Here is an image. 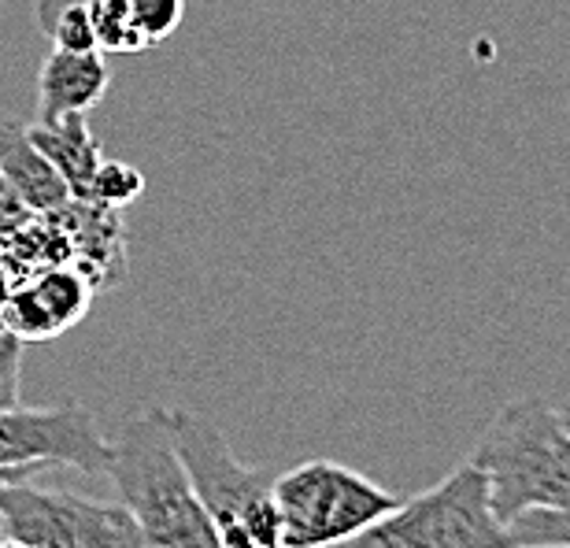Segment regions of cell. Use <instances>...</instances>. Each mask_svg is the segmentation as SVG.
Returning <instances> with one entry per match:
<instances>
[{"label":"cell","mask_w":570,"mask_h":548,"mask_svg":"<svg viewBox=\"0 0 570 548\" xmlns=\"http://www.w3.org/2000/svg\"><path fill=\"white\" fill-rule=\"evenodd\" d=\"M108 478L119 505L138 522L141 548H219L215 527L193 489L186 463L164 422V408H145L111 441Z\"/></svg>","instance_id":"1"},{"label":"cell","mask_w":570,"mask_h":548,"mask_svg":"<svg viewBox=\"0 0 570 548\" xmlns=\"http://www.w3.org/2000/svg\"><path fill=\"white\" fill-rule=\"evenodd\" d=\"M471 460L482 467L489 500L504 522L533 508H570V430L560 408L541 397L500 408Z\"/></svg>","instance_id":"2"},{"label":"cell","mask_w":570,"mask_h":548,"mask_svg":"<svg viewBox=\"0 0 570 548\" xmlns=\"http://www.w3.org/2000/svg\"><path fill=\"white\" fill-rule=\"evenodd\" d=\"M167 433L208 511L219 548H282V527L271 478L237 460L212 419L189 408H164Z\"/></svg>","instance_id":"3"},{"label":"cell","mask_w":570,"mask_h":548,"mask_svg":"<svg viewBox=\"0 0 570 548\" xmlns=\"http://www.w3.org/2000/svg\"><path fill=\"white\" fill-rule=\"evenodd\" d=\"M508 522L489 500V482L471 456L438 486L401 500L379 522L337 548H511Z\"/></svg>","instance_id":"4"},{"label":"cell","mask_w":570,"mask_h":548,"mask_svg":"<svg viewBox=\"0 0 570 548\" xmlns=\"http://www.w3.org/2000/svg\"><path fill=\"white\" fill-rule=\"evenodd\" d=\"M282 548H337L379 522L401 497L334 460H304L271 478Z\"/></svg>","instance_id":"5"},{"label":"cell","mask_w":570,"mask_h":548,"mask_svg":"<svg viewBox=\"0 0 570 548\" xmlns=\"http://www.w3.org/2000/svg\"><path fill=\"white\" fill-rule=\"evenodd\" d=\"M4 538L33 548H141L138 522L119 500H89L33 482L0 489Z\"/></svg>","instance_id":"6"},{"label":"cell","mask_w":570,"mask_h":548,"mask_svg":"<svg viewBox=\"0 0 570 548\" xmlns=\"http://www.w3.org/2000/svg\"><path fill=\"white\" fill-rule=\"evenodd\" d=\"M0 463H56L75 467L89 478H105L111 441L94 411L78 401L52 408L16 404L0 411Z\"/></svg>","instance_id":"7"},{"label":"cell","mask_w":570,"mask_h":548,"mask_svg":"<svg viewBox=\"0 0 570 548\" xmlns=\"http://www.w3.org/2000/svg\"><path fill=\"white\" fill-rule=\"evenodd\" d=\"M89 301H94V285L86 271H38L30 282L8 293V301L0 304V323L19 341L60 337L89 312Z\"/></svg>","instance_id":"8"},{"label":"cell","mask_w":570,"mask_h":548,"mask_svg":"<svg viewBox=\"0 0 570 548\" xmlns=\"http://www.w3.org/2000/svg\"><path fill=\"white\" fill-rule=\"evenodd\" d=\"M111 86L108 56L100 49L63 52L52 49L38 71V123H56L63 116H89Z\"/></svg>","instance_id":"9"},{"label":"cell","mask_w":570,"mask_h":548,"mask_svg":"<svg viewBox=\"0 0 570 548\" xmlns=\"http://www.w3.org/2000/svg\"><path fill=\"white\" fill-rule=\"evenodd\" d=\"M0 182L33 212H60L63 204H71L63 178L33 148L27 130L0 127Z\"/></svg>","instance_id":"10"},{"label":"cell","mask_w":570,"mask_h":548,"mask_svg":"<svg viewBox=\"0 0 570 548\" xmlns=\"http://www.w3.org/2000/svg\"><path fill=\"white\" fill-rule=\"evenodd\" d=\"M33 148L56 167V175L63 178L71 200H86L89 197V182H94V170L105 156H100V141L94 130L86 127V116H63L56 123H33L27 130Z\"/></svg>","instance_id":"11"},{"label":"cell","mask_w":570,"mask_h":548,"mask_svg":"<svg viewBox=\"0 0 570 548\" xmlns=\"http://www.w3.org/2000/svg\"><path fill=\"white\" fill-rule=\"evenodd\" d=\"M38 27L52 41V49L63 52L97 49L89 0H38Z\"/></svg>","instance_id":"12"},{"label":"cell","mask_w":570,"mask_h":548,"mask_svg":"<svg viewBox=\"0 0 570 548\" xmlns=\"http://www.w3.org/2000/svg\"><path fill=\"white\" fill-rule=\"evenodd\" d=\"M89 19H94L97 49L105 56H138L148 52L145 38L130 19L127 0H89Z\"/></svg>","instance_id":"13"},{"label":"cell","mask_w":570,"mask_h":548,"mask_svg":"<svg viewBox=\"0 0 570 548\" xmlns=\"http://www.w3.org/2000/svg\"><path fill=\"white\" fill-rule=\"evenodd\" d=\"M145 193V175L138 167L122 164V159H100L94 170V182H89V197L100 204V208H127Z\"/></svg>","instance_id":"14"},{"label":"cell","mask_w":570,"mask_h":548,"mask_svg":"<svg viewBox=\"0 0 570 548\" xmlns=\"http://www.w3.org/2000/svg\"><path fill=\"white\" fill-rule=\"evenodd\" d=\"M515 545H560L570 548V508H533L508 522Z\"/></svg>","instance_id":"15"},{"label":"cell","mask_w":570,"mask_h":548,"mask_svg":"<svg viewBox=\"0 0 570 548\" xmlns=\"http://www.w3.org/2000/svg\"><path fill=\"white\" fill-rule=\"evenodd\" d=\"M127 4L134 27H138L148 49L164 45L186 19V0H127Z\"/></svg>","instance_id":"16"},{"label":"cell","mask_w":570,"mask_h":548,"mask_svg":"<svg viewBox=\"0 0 570 548\" xmlns=\"http://www.w3.org/2000/svg\"><path fill=\"white\" fill-rule=\"evenodd\" d=\"M22 393V341L0 330V411L16 408Z\"/></svg>","instance_id":"17"},{"label":"cell","mask_w":570,"mask_h":548,"mask_svg":"<svg viewBox=\"0 0 570 548\" xmlns=\"http://www.w3.org/2000/svg\"><path fill=\"white\" fill-rule=\"evenodd\" d=\"M38 474H45V463H0V489L33 482Z\"/></svg>","instance_id":"18"},{"label":"cell","mask_w":570,"mask_h":548,"mask_svg":"<svg viewBox=\"0 0 570 548\" xmlns=\"http://www.w3.org/2000/svg\"><path fill=\"white\" fill-rule=\"evenodd\" d=\"M0 548H33V545H22V541H11V538H4V541H0Z\"/></svg>","instance_id":"19"},{"label":"cell","mask_w":570,"mask_h":548,"mask_svg":"<svg viewBox=\"0 0 570 548\" xmlns=\"http://www.w3.org/2000/svg\"><path fill=\"white\" fill-rule=\"evenodd\" d=\"M560 419H563V427L570 430V404H567V408H560Z\"/></svg>","instance_id":"20"},{"label":"cell","mask_w":570,"mask_h":548,"mask_svg":"<svg viewBox=\"0 0 570 548\" xmlns=\"http://www.w3.org/2000/svg\"><path fill=\"white\" fill-rule=\"evenodd\" d=\"M511 548H560V545H511Z\"/></svg>","instance_id":"21"},{"label":"cell","mask_w":570,"mask_h":548,"mask_svg":"<svg viewBox=\"0 0 570 548\" xmlns=\"http://www.w3.org/2000/svg\"><path fill=\"white\" fill-rule=\"evenodd\" d=\"M0 541H4V522H0Z\"/></svg>","instance_id":"22"},{"label":"cell","mask_w":570,"mask_h":548,"mask_svg":"<svg viewBox=\"0 0 570 548\" xmlns=\"http://www.w3.org/2000/svg\"><path fill=\"white\" fill-rule=\"evenodd\" d=\"M0 330H4V323H0Z\"/></svg>","instance_id":"23"}]
</instances>
